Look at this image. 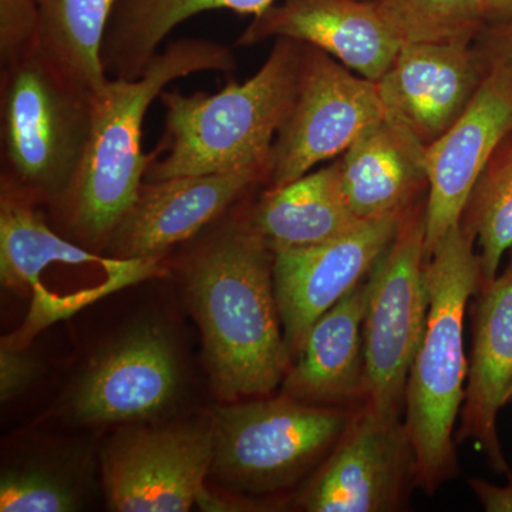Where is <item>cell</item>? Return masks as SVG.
<instances>
[{
    "label": "cell",
    "instance_id": "obj_9",
    "mask_svg": "<svg viewBox=\"0 0 512 512\" xmlns=\"http://www.w3.org/2000/svg\"><path fill=\"white\" fill-rule=\"evenodd\" d=\"M414 487L416 457L404 420L360 409L303 484L298 505L309 512H397L406 510Z\"/></svg>",
    "mask_w": 512,
    "mask_h": 512
},
{
    "label": "cell",
    "instance_id": "obj_21",
    "mask_svg": "<svg viewBox=\"0 0 512 512\" xmlns=\"http://www.w3.org/2000/svg\"><path fill=\"white\" fill-rule=\"evenodd\" d=\"M249 220L274 252L323 244L362 224L345 200L336 160L282 187H266L249 204Z\"/></svg>",
    "mask_w": 512,
    "mask_h": 512
},
{
    "label": "cell",
    "instance_id": "obj_25",
    "mask_svg": "<svg viewBox=\"0 0 512 512\" xmlns=\"http://www.w3.org/2000/svg\"><path fill=\"white\" fill-rule=\"evenodd\" d=\"M400 42L474 43L487 22L481 0H369Z\"/></svg>",
    "mask_w": 512,
    "mask_h": 512
},
{
    "label": "cell",
    "instance_id": "obj_16",
    "mask_svg": "<svg viewBox=\"0 0 512 512\" xmlns=\"http://www.w3.org/2000/svg\"><path fill=\"white\" fill-rule=\"evenodd\" d=\"M512 400V249L493 281L480 282L471 308V356L457 444L473 441L495 473L510 476L497 431Z\"/></svg>",
    "mask_w": 512,
    "mask_h": 512
},
{
    "label": "cell",
    "instance_id": "obj_27",
    "mask_svg": "<svg viewBox=\"0 0 512 512\" xmlns=\"http://www.w3.org/2000/svg\"><path fill=\"white\" fill-rule=\"evenodd\" d=\"M37 0H0V64H8L36 45Z\"/></svg>",
    "mask_w": 512,
    "mask_h": 512
},
{
    "label": "cell",
    "instance_id": "obj_12",
    "mask_svg": "<svg viewBox=\"0 0 512 512\" xmlns=\"http://www.w3.org/2000/svg\"><path fill=\"white\" fill-rule=\"evenodd\" d=\"M400 221L362 222L332 241L275 252L276 303L292 359L313 323L369 276Z\"/></svg>",
    "mask_w": 512,
    "mask_h": 512
},
{
    "label": "cell",
    "instance_id": "obj_28",
    "mask_svg": "<svg viewBox=\"0 0 512 512\" xmlns=\"http://www.w3.org/2000/svg\"><path fill=\"white\" fill-rule=\"evenodd\" d=\"M473 47L484 74H497L512 94V20L485 25Z\"/></svg>",
    "mask_w": 512,
    "mask_h": 512
},
{
    "label": "cell",
    "instance_id": "obj_5",
    "mask_svg": "<svg viewBox=\"0 0 512 512\" xmlns=\"http://www.w3.org/2000/svg\"><path fill=\"white\" fill-rule=\"evenodd\" d=\"M94 97L63 80L36 47L0 73L2 187L50 204L69 190L92 130Z\"/></svg>",
    "mask_w": 512,
    "mask_h": 512
},
{
    "label": "cell",
    "instance_id": "obj_17",
    "mask_svg": "<svg viewBox=\"0 0 512 512\" xmlns=\"http://www.w3.org/2000/svg\"><path fill=\"white\" fill-rule=\"evenodd\" d=\"M178 383L170 339L156 326H143L90 365L74 392L73 416L83 423L146 420L170 404Z\"/></svg>",
    "mask_w": 512,
    "mask_h": 512
},
{
    "label": "cell",
    "instance_id": "obj_1",
    "mask_svg": "<svg viewBox=\"0 0 512 512\" xmlns=\"http://www.w3.org/2000/svg\"><path fill=\"white\" fill-rule=\"evenodd\" d=\"M245 198L183 261L212 387L228 403L274 393L292 362L276 303L275 252L252 227Z\"/></svg>",
    "mask_w": 512,
    "mask_h": 512
},
{
    "label": "cell",
    "instance_id": "obj_14",
    "mask_svg": "<svg viewBox=\"0 0 512 512\" xmlns=\"http://www.w3.org/2000/svg\"><path fill=\"white\" fill-rule=\"evenodd\" d=\"M512 131V94L501 77L485 73L470 106L426 147V259L457 227L471 191L501 140Z\"/></svg>",
    "mask_w": 512,
    "mask_h": 512
},
{
    "label": "cell",
    "instance_id": "obj_26",
    "mask_svg": "<svg viewBox=\"0 0 512 512\" xmlns=\"http://www.w3.org/2000/svg\"><path fill=\"white\" fill-rule=\"evenodd\" d=\"M76 508L77 500L72 488L45 471L3 473L0 481L2 512H67Z\"/></svg>",
    "mask_w": 512,
    "mask_h": 512
},
{
    "label": "cell",
    "instance_id": "obj_30",
    "mask_svg": "<svg viewBox=\"0 0 512 512\" xmlns=\"http://www.w3.org/2000/svg\"><path fill=\"white\" fill-rule=\"evenodd\" d=\"M468 485L485 511L512 512V473L508 476V484L504 487H498L481 478H470Z\"/></svg>",
    "mask_w": 512,
    "mask_h": 512
},
{
    "label": "cell",
    "instance_id": "obj_6",
    "mask_svg": "<svg viewBox=\"0 0 512 512\" xmlns=\"http://www.w3.org/2000/svg\"><path fill=\"white\" fill-rule=\"evenodd\" d=\"M357 412L312 406L284 393L220 407L211 423V471L244 493H282L316 473Z\"/></svg>",
    "mask_w": 512,
    "mask_h": 512
},
{
    "label": "cell",
    "instance_id": "obj_7",
    "mask_svg": "<svg viewBox=\"0 0 512 512\" xmlns=\"http://www.w3.org/2000/svg\"><path fill=\"white\" fill-rule=\"evenodd\" d=\"M424 242L426 198L404 215L389 247L367 276L363 409L386 419H402L407 377L427 328Z\"/></svg>",
    "mask_w": 512,
    "mask_h": 512
},
{
    "label": "cell",
    "instance_id": "obj_4",
    "mask_svg": "<svg viewBox=\"0 0 512 512\" xmlns=\"http://www.w3.org/2000/svg\"><path fill=\"white\" fill-rule=\"evenodd\" d=\"M302 43L275 39L261 69L218 93H161L164 133L144 181L271 170L272 147L292 109Z\"/></svg>",
    "mask_w": 512,
    "mask_h": 512
},
{
    "label": "cell",
    "instance_id": "obj_20",
    "mask_svg": "<svg viewBox=\"0 0 512 512\" xmlns=\"http://www.w3.org/2000/svg\"><path fill=\"white\" fill-rule=\"evenodd\" d=\"M37 202L10 188L2 187L0 198V278L9 289L35 292L33 308H42L53 293L46 291L40 275L47 266L99 265L109 278L121 279L128 285L137 284L167 272L163 256L119 259L101 256L92 249L74 244L47 225L36 210Z\"/></svg>",
    "mask_w": 512,
    "mask_h": 512
},
{
    "label": "cell",
    "instance_id": "obj_22",
    "mask_svg": "<svg viewBox=\"0 0 512 512\" xmlns=\"http://www.w3.org/2000/svg\"><path fill=\"white\" fill-rule=\"evenodd\" d=\"M278 0H119L107 26L103 64L110 79L136 80L175 28L207 10L258 16Z\"/></svg>",
    "mask_w": 512,
    "mask_h": 512
},
{
    "label": "cell",
    "instance_id": "obj_18",
    "mask_svg": "<svg viewBox=\"0 0 512 512\" xmlns=\"http://www.w3.org/2000/svg\"><path fill=\"white\" fill-rule=\"evenodd\" d=\"M366 298L367 278L313 323L286 372L281 393L312 406L363 409Z\"/></svg>",
    "mask_w": 512,
    "mask_h": 512
},
{
    "label": "cell",
    "instance_id": "obj_11",
    "mask_svg": "<svg viewBox=\"0 0 512 512\" xmlns=\"http://www.w3.org/2000/svg\"><path fill=\"white\" fill-rule=\"evenodd\" d=\"M269 168L144 181L103 252L111 258L163 256L224 217L249 192L268 184Z\"/></svg>",
    "mask_w": 512,
    "mask_h": 512
},
{
    "label": "cell",
    "instance_id": "obj_13",
    "mask_svg": "<svg viewBox=\"0 0 512 512\" xmlns=\"http://www.w3.org/2000/svg\"><path fill=\"white\" fill-rule=\"evenodd\" d=\"M484 72L473 43H404L377 80L387 119L430 146L453 126L476 96Z\"/></svg>",
    "mask_w": 512,
    "mask_h": 512
},
{
    "label": "cell",
    "instance_id": "obj_10",
    "mask_svg": "<svg viewBox=\"0 0 512 512\" xmlns=\"http://www.w3.org/2000/svg\"><path fill=\"white\" fill-rule=\"evenodd\" d=\"M214 461L212 429L164 427L117 440L104 457L107 503L119 512H184L211 505L205 480Z\"/></svg>",
    "mask_w": 512,
    "mask_h": 512
},
{
    "label": "cell",
    "instance_id": "obj_23",
    "mask_svg": "<svg viewBox=\"0 0 512 512\" xmlns=\"http://www.w3.org/2000/svg\"><path fill=\"white\" fill-rule=\"evenodd\" d=\"M119 0H37L36 49L63 80L96 97L110 77L107 26Z\"/></svg>",
    "mask_w": 512,
    "mask_h": 512
},
{
    "label": "cell",
    "instance_id": "obj_8",
    "mask_svg": "<svg viewBox=\"0 0 512 512\" xmlns=\"http://www.w3.org/2000/svg\"><path fill=\"white\" fill-rule=\"evenodd\" d=\"M383 119L376 82L302 43L296 96L272 147L266 187H282L336 160Z\"/></svg>",
    "mask_w": 512,
    "mask_h": 512
},
{
    "label": "cell",
    "instance_id": "obj_29",
    "mask_svg": "<svg viewBox=\"0 0 512 512\" xmlns=\"http://www.w3.org/2000/svg\"><path fill=\"white\" fill-rule=\"evenodd\" d=\"M37 372L36 363L30 357L22 355L19 349L2 345L0 350V397L8 402L18 396Z\"/></svg>",
    "mask_w": 512,
    "mask_h": 512
},
{
    "label": "cell",
    "instance_id": "obj_24",
    "mask_svg": "<svg viewBox=\"0 0 512 512\" xmlns=\"http://www.w3.org/2000/svg\"><path fill=\"white\" fill-rule=\"evenodd\" d=\"M460 224L476 237L480 282L493 281L512 249V131L501 140L478 178Z\"/></svg>",
    "mask_w": 512,
    "mask_h": 512
},
{
    "label": "cell",
    "instance_id": "obj_2",
    "mask_svg": "<svg viewBox=\"0 0 512 512\" xmlns=\"http://www.w3.org/2000/svg\"><path fill=\"white\" fill-rule=\"evenodd\" d=\"M235 69L232 47L207 39H180L158 52L138 79H109L94 97L92 130L76 177L50 204L62 232L83 247L104 251L154 160L153 153H143V124L151 104L174 80Z\"/></svg>",
    "mask_w": 512,
    "mask_h": 512
},
{
    "label": "cell",
    "instance_id": "obj_19",
    "mask_svg": "<svg viewBox=\"0 0 512 512\" xmlns=\"http://www.w3.org/2000/svg\"><path fill=\"white\" fill-rule=\"evenodd\" d=\"M336 163L343 195L359 221L403 218L427 197L426 146L387 117L357 138Z\"/></svg>",
    "mask_w": 512,
    "mask_h": 512
},
{
    "label": "cell",
    "instance_id": "obj_3",
    "mask_svg": "<svg viewBox=\"0 0 512 512\" xmlns=\"http://www.w3.org/2000/svg\"><path fill=\"white\" fill-rule=\"evenodd\" d=\"M476 244V237L458 224L424 264L429 318L407 377L404 424L416 457V487L429 495L460 471L454 429L468 376L464 318L481 279Z\"/></svg>",
    "mask_w": 512,
    "mask_h": 512
},
{
    "label": "cell",
    "instance_id": "obj_15",
    "mask_svg": "<svg viewBox=\"0 0 512 512\" xmlns=\"http://www.w3.org/2000/svg\"><path fill=\"white\" fill-rule=\"evenodd\" d=\"M281 37L316 47L372 82L403 45L369 0H282L255 16L235 47Z\"/></svg>",
    "mask_w": 512,
    "mask_h": 512
},
{
    "label": "cell",
    "instance_id": "obj_31",
    "mask_svg": "<svg viewBox=\"0 0 512 512\" xmlns=\"http://www.w3.org/2000/svg\"><path fill=\"white\" fill-rule=\"evenodd\" d=\"M485 22H505L512 20V0H481Z\"/></svg>",
    "mask_w": 512,
    "mask_h": 512
}]
</instances>
